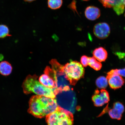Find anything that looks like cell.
Masks as SVG:
<instances>
[{"instance_id": "obj_14", "label": "cell", "mask_w": 125, "mask_h": 125, "mask_svg": "<svg viewBox=\"0 0 125 125\" xmlns=\"http://www.w3.org/2000/svg\"><path fill=\"white\" fill-rule=\"evenodd\" d=\"M12 65L9 62L4 61L0 62V74L4 76L10 74L12 71Z\"/></svg>"}, {"instance_id": "obj_19", "label": "cell", "mask_w": 125, "mask_h": 125, "mask_svg": "<svg viewBox=\"0 0 125 125\" xmlns=\"http://www.w3.org/2000/svg\"><path fill=\"white\" fill-rule=\"evenodd\" d=\"M89 57L85 55L82 56L81 59V63L84 67H87L88 65Z\"/></svg>"}, {"instance_id": "obj_15", "label": "cell", "mask_w": 125, "mask_h": 125, "mask_svg": "<svg viewBox=\"0 0 125 125\" xmlns=\"http://www.w3.org/2000/svg\"><path fill=\"white\" fill-rule=\"evenodd\" d=\"M88 65L96 71L100 70L102 67V64L100 62L94 57H89Z\"/></svg>"}, {"instance_id": "obj_4", "label": "cell", "mask_w": 125, "mask_h": 125, "mask_svg": "<svg viewBox=\"0 0 125 125\" xmlns=\"http://www.w3.org/2000/svg\"><path fill=\"white\" fill-rule=\"evenodd\" d=\"M48 125H73L74 116L71 112L60 107L46 117Z\"/></svg>"}, {"instance_id": "obj_7", "label": "cell", "mask_w": 125, "mask_h": 125, "mask_svg": "<svg viewBox=\"0 0 125 125\" xmlns=\"http://www.w3.org/2000/svg\"><path fill=\"white\" fill-rule=\"evenodd\" d=\"M94 104L96 107H101L107 104L109 101V94L104 89L95 90L92 98Z\"/></svg>"}, {"instance_id": "obj_20", "label": "cell", "mask_w": 125, "mask_h": 125, "mask_svg": "<svg viewBox=\"0 0 125 125\" xmlns=\"http://www.w3.org/2000/svg\"><path fill=\"white\" fill-rule=\"evenodd\" d=\"M117 71L118 74L125 77V68L123 69H117Z\"/></svg>"}, {"instance_id": "obj_1", "label": "cell", "mask_w": 125, "mask_h": 125, "mask_svg": "<svg viewBox=\"0 0 125 125\" xmlns=\"http://www.w3.org/2000/svg\"><path fill=\"white\" fill-rule=\"evenodd\" d=\"M28 112L38 118L46 117L59 107L57 100L40 95L33 96L30 100Z\"/></svg>"}, {"instance_id": "obj_23", "label": "cell", "mask_w": 125, "mask_h": 125, "mask_svg": "<svg viewBox=\"0 0 125 125\" xmlns=\"http://www.w3.org/2000/svg\"><path fill=\"white\" fill-rule=\"evenodd\" d=\"M124 5L125 6V0H124Z\"/></svg>"}, {"instance_id": "obj_3", "label": "cell", "mask_w": 125, "mask_h": 125, "mask_svg": "<svg viewBox=\"0 0 125 125\" xmlns=\"http://www.w3.org/2000/svg\"><path fill=\"white\" fill-rule=\"evenodd\" d=\"M49 63L51 65V69L49 66H47L44 73L53 79L59 93L63 91H69L70 84L64 73L63 65L55 59H52Z\"/></svg>"}, {"instance_id": "obj_2", "label": "cell", "mask_w": 125, "mask_h": 125, "mask_svg": "<svg viewBox=\"0 0 125 125\" xmlns=\"http://www.w3.org/2000/svg\"><path fill=\"white\" fill-rule=\"evenodd\" d=\"M36 75H29L23 82L22 87L23 93L26 94L34 93L37 95L55 98L57 93L55 89L48 88L43 85L37 80Z\"/></svg>"}, {"instance_id": "obj_6", "label": "cell", "mask_w": 125, "mask_h": 125, "mask_svg": "<svg viewBox=\"0 0 125 125\" xmlns=\"http://www.w3.org/2000/svg\"><path fill=\"white\" fill-rule=\"evenodd\" d=\"M106 78L110 87L113 89L121 88L125 83L124 79L118 74L117 69L112 70L108 72Z\"/></svg>"}, {"instance_id": "obj_9", "label": "cell", "mask_w": 125, "mask_h": 125, "mask_svg": "<svg viewBox=\"0 0 125 125\" xmlns=\"http://www.w3.org/2000/svg\"><path fill=\"white\" fill-rule=\"evenodd\" d=\"M93 32L95 36L98 38L105 39L108 37L110 34V27L107 23H98L94 26Z\"/></svg>"}, {"instance_id": "obj_18", "label": "cell", "mask_w": 125, "mask_h": 125, "mask_svg": "<svg viewBox=\"0 0 125 125\" xmlns=\"http://www.w3.org/2000/svg\"><path fill=\"white\" fill-rule=\"evenodd\" d=\"M9 28L5 25L0 24V38H4L11 35L9 34Z\"/></svg>"}, {"instance_id": "obj_21", "label": "cell", "mask_w": 125, "mask_h": 125, "mask_svg": "<svg viewBox=\"0 0 125 125\" xmlns=\"http://www.w3.org/2000/svg\"><path fill=\"white\" fill-rule=\"evenodd\" d=\"M23 0L26 1V2H31L34 1H35L36 0Z\"/></svg>"}, {"instance_id": "obj_17", "label": "cell", "mask_w": 125, "mask_h": 125, "mask_svg": "<svg viewBox=\"0 0 125 125\" xmlns=\"http://www.w3.org/2000/svg\"><path fill=\"white\" fill-rule=\"evenodd\" d=\"M96 83L98 88L105 89L107 86L108 82L107 78L104 76H101L96 79Z\"/></svg>"}, {"instance_id": "obj_5", "label": "cell", "mask_w": 125, "mask_h": 125, "mask_svg": "<svg viewBox=\"0 0 125 125\" xmlns=\"http://www.w3.org/2000/svg\"><path fill=\"white\" fill-rule=\"evenodd\" d=\"M63 70L67 80L70 85H75L78 81L83 78L85 69L80 62L70 60L63 66Z\"/></svg>"}, {"instance_id": "obj_13", "label": "cell", "mask_w": 125, "mask_h": 125, "mask_svg": "<svg viewBox=\"0 0 125 125\" xmlns=\"http://www.w3.org/2000/svg\"><path fill=\"white\" fill-rule=\"evenodd\" d=\"M93 57L100 62L105 61L107 58V51L102 47L96 48L93 51Z\"/></svg>"}, {"instance_id": "obj_8", "label": "cell", "mask_w": 125, "mask_h": 125, "mask_svg": "<svg viewBox=\"0 0 125 125\" xmlns=\"http://www.w3.org/2000/svg\"><path fill=\"white\" fill-rule=\"evenodd\" d=\"M105 8H113L118 15L123 14L125 10L124 0H99Z\"/></svg>"}, {"instance_id": "obj_22", "label": "cell", "mask_w": 125, "mask_h": 125, "mask_svg": "<svg viewBox=\"0 0 125 125\" xmlns=\"http://www.w3.org/2000/svg\"><path fill=\"white\" fill-rule=\"evenodd\" d=\"M3 56L2 55H1V54H0V60H2V59H3Z\"/></svg>"}, {"instance_id": "obj_16", "label": "cell", "mask_w": 125, "mask_h": 125, "mask_svg": "<svg viewBox=\"0 0 125 125\" xmlns=\"http://www.w3.org/2000/svg\"><path fill=\"white\" fill-rule=\"evenodd\" d=\"M62 3V0H48V7L52 10H56L60 8Z\"/></svg>"}, {"instance_id": "obj_24", "label": "cell", "mask_w": 125, "mask_h": 125, "mask_svg": "<svg viewBox=\"0 0 125 125\" xmlns=\"http://www.w3.org/2000/svg\"><path fill=\"white\" fill-rule=\"evenodd\" d=\"M83 0L84 1H88L89 0Z\"/></svg>"}, {"instance_id": "obj_11", "label": "cell", "mask_w": 125, "mask_h": 125, "mask_svg": "<svg viewBox=\"0 0 125 125\" xmlns=\"http://www.w3.org/2000/svg\"><path fill=\"white\" fill-rule=\"evenodd\" d=\"M85 15L87 19L94 21L98 19L100 16V11L97 7L90 6L86 9Z\"/></svg>"}, {"instance_id": "obj_10", "label": "cell", "mask_w": 125, "mask_h": 125, "mask_svg": "<svg viewBox=\"0 0 125 125\" xmlns=\"http://www.w3.org/2000/svg\"><path fill=\"white\" fill-rule=\"evenodd\" d=\"M125 110L124 105L120 102L114 103L113 107L109 111V115L111 118L118 120L121 119Z\"/></svg>"}, {"instance_id": "obj_12", "label": "cell", "mask_w": 125, "mask_h": 125, "mask_svg": "<svg viewBox=\"0 0 125 125\" xmlns=\"http://www.w3.org/2000/svg\"><path fill=\"white\" fill-rule=\"evenodd\" d=\"M39 82L45 86L49 88L55 89L59 93L53 79L47 74L44 73L39 78Z\"/></svg>"}]
</instances>
